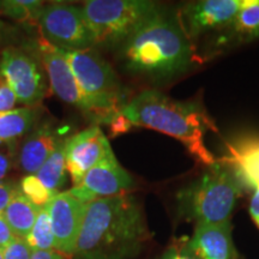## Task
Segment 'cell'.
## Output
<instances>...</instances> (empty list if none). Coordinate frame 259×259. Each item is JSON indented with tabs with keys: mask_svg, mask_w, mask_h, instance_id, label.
<instances>
[{
	"mask_svg": "<svg viewBox=\"0 0 259 259\" xmlns=\"http://www.w3.org/2000/svg\"><path fill=\"white\" fill-rule=\"evenodd\" d=\"M187 245L198 259H240L233 241L231 221L196 225Z\"/></svg>",
	"mask_w": 259,
	"mask_h": 259,
	"instance_id": "obj_14",
	"label": "cell"
},
{
	"mask_svg": "<svg viewBox=\"0 0 259 259\" xmlns=\"http://www.w3.org/2000/svg\"><path fill=\"white\" fill-rule=\"evenodd\" d=\"M19 189L30 202L37 208H46L51 200L59 192H53L48 190L44 184L38 180L35 174H28L19 184Z\"/></svg>",
	"mask_w": 259,
	"mask_h": 259,
	"instance_id": "obj_23",
	"label": "cell"
},
{
	"mask_svg": "<svg viewBox=\"0 0 259 259\" xmlns=\"http://www.w3.org/2000/svg\"><path fill=\"white\" fill-rule=\"evenodd\" d=\"M194 51L177 14L161 8L119 48L128 73L155 82L169 80L192 66Z\"/></svg>",
	"mask_w": 259,
	"mask_h": 259,
	"instance_id": "obj_2",
	"label": "cell"
},
{
	"mask_svg": "<svg viewBox=\"0 0 259 259\" xmlns=\"http://www.w3.org/2000/svg\"><path fill=\"white\" fill-rule=\"evenodd\" d=\"M42 5L44 3L35 0H9L0 2V11L18 22H37L45 9Z\"/></svg>",
	"mask_w": 259,
	"mask_h": 259,
	"instance_id": "obj_22",
	"label": "cell"
},
{
	"mask_svg": "<svg viewBox=\"0 0 259 259\" xmlns=\"http://www.w3.org/2000/svg\"><path fill=\"white\" fill-rule=\"evenodd\" d=\"M162 8L148 0H89L82 6L95 47L120 48Z\"/></svg>",
	"mask_w": 259,
	"mask_h": 259,
	"instance_id": "obj_5",
	"label": "cell"
},
{
	"mask_svg": "<svg viewBox=\"0 0 259 259\" xmlns=\"http://www.w3.org/2000/svg\"><path fill=\"white\" fill-rule=\"evenodd\" d=\"M259 38V0H246L226 29L215 35L210 53H218Z\"/></svg>",
	"mask_w": 259,
	"mask_h": 259,
	"instance_id": "obj_16",
	"label": "cell"
},
{
	"mask_svg": "<svg viewBox=\"0 0 259 259\" xmlns=\"http://www.w3.org/2000/svg\"><path fill=\"white\" fill-rule=\"evenodd\" d=\"M16 101H17V97L15 93L0 74V113L12 111Z\"/></svg>",
	"mask_w": 259,
	"mask_h": 259,
	"instance_id": "obj_26",
	"label": "cell"
},
{
	"mask_svg": "<svg viewBox=\"0 0 259 259\" xmlns=\"http://www.w3.org/2000/svg\"><path fill=\"white\" fill-rule=\"evenodd\" d=\"M42 63L21 48L6 47L0 54V74L18 102L35 107L46 95L47 84Z\"/></svg>",
	"mask_w": 259,
	"mask_h": 259,
	"instance_id": "obj_9",
	"label": "cell"
},
{
	"mask_svg": "<svg viewBox=\"0 0 259 259\" xmlns=\"http://www.w3.org/2000/svg\"><path fill=\"white\" fill-rule=\"evenodd\" d=\"M38 47L41 63L47 72L51 88L60 100L77 107L96 124H111L116 116L121 114V107L93 99L80 89L71 71L69 61L59 48L46 40L40 41Z\"/></svg>",
	"mask_w": 259,
	"mask_h": 259,
	"instance_id": "obj_6",
	"label": "cell"
},
{
	"mask_svg": "<svg viewBox=\"0 0 259 259\" xmlns=\"http://www.w3.org/2000/svg\"><path fill=\"white\" fill-rule=\"evenodd\" d=\"M87 95L99 101L124 108L126 96L112 66L93 50L72 51L59 48Z\"/></svg>",
	"mask_w": 259,
	"mask_h": 259,
	"instance_id": "obj_7",
	"label": "cell"
},
{
	"mask_svg": "<svg viewBox=\"0 0 259 259\" xmlns=\"http://www.w3.org/2000/svg\"><path fill=\"white\" fill-rule=\"evenodd\" d=\"M121 114L132 126L148 127L171 136L197 161L209 167L216 158L205 145L206 132L216 127L198 103L170 99L157 90H144L126 103Z\"/></svg>",
	"mask_w": 259,
	"mask_h": 259,
	"instance_id": "obj_3",
	"label": "cell"
},
{
	"mask_svg": "<svg viewBox=\"0 0 259 259\" xmlns=\"http://www.w3.org/2000/svg\"><path fill=\"white\" fill-rule=\"evenodd\" d=\"M51 218L54 236V248L59 253L73 255L87 204L70 191L59 192L46 206Z\"/></svg>",
	"mask_w": 259,
	"mask_h": 259,
	"instance_id": "obj_12",
	"label": "cell"
},
{
	"mask_svg": "<svg viewBox=\"0 0 259 259\" xmlns=\"http://www.w3.org/2000/svg\"><path fill=\"white\" fill-rule=\"evenodd\" d=\"M10 169V158L5 154L0 153V181L4 179Z\"/></svg>",
	"mask_w": 259,
	"mask_h": 259,
	"instance_id": "obj_31",
	"label": "cell"
},
{
	"mask_svg": "<svg viewBox=\"0 0 259 259\" xmlns=\"http://www.w3.org/2000/svg\"><path fill=\"white\" fill-rule=\"evenodd\" d=\"M160 259H198L190 250L187 245V239H181L180 241L171 244L162 253Z\"/></svg>",
	"mask_w": 259,
	"mask_h": 259,
	"instance_id": "obj_25",
	"label": "cell"
},
{
	"mask_svg": "<svg viewBox=\"0 0 259 259\" xmlns=\"http://www.w3.org/2000/svg\"><path fill=\"white\" fill-rule=\"evenodd\" d=\"M246 0H200L181 6L178 18L189 40L206 34H219L245 5Z\"/></svg>",
	"mask_w": 259,
	"mask_h": 259,
	"instance_id": "obj_10",
	"label": "cell"
},
{
	"mask_svg": "<svg viewBox=\"0 0 259 259\" xmlns=\"http://www.w3.org/2000/svg\"><path fill=\"white\" fill-rule=\"evenodd\" d=\"M32 250L25 239L16 238L3 248L4 259H31Z\"/></svg>",
	"mask_w": 259,
	"mask_h": 259,
	"instance_id": "obj_24",
	"label": "cell"
},
{
	"mask_svg": "<svg viewBox=\"0 0 259 259\" xmlns=\"http://www.w3.org/2000/svg\"><path fill=\"white\" fill-rule=\"evenodd\" d=\"M38 23L45 40L58 48L85 51L95 47L88 21L78 6L60 3L45 6Z\"/></svg>",
	"mask_w": 259,
	"mask_h": 259,
	"instance_id": "obj_8",
	"label": "cell"
},
{
	"mask_svg": "<svg viewBox=\"0 0 259 259\" xmlns=\"http://www.w3.org/2000/svg\"><path fill=\"white\" fill-rule=\"evenodd\" d=\"M15 239L16 236L14 234V232L11 231L8 222L5 221L4 216L0 215V250H3L5 246H8L10 242L14 241Z\"/></svg>",
	"mask_w": 259,
	"mask_h": 259,
	"instance_id": "obj_28",
	"label": "cell"
},
{
	"mask_svg": "<svg viewBox=\"0 0 259 259\" xmlns=\"http://www.w3.org/2000/svg\"><path fill=\"white\" fill-rule=\"evenodd\" d=\"M132 185L134 180L131 176L120 166L115 155L112 154L92 168L70 192L83 203L88 204L99 198L125 194Z\"/></svg>",
	"mask_w": 259,
	"mask_h": 259,
	"instance_id": "obj_11",
	"label": "cell"
},
{
	"mask_svg": "<svg viewBox=\"0 0 259 259\" xmlns=\"http://www.w3.org/2000/svg\"><path fill=\"white\" fill-rule=\"evenodd\" d=\"M0 259H4V255H3V250H0Z\"/></svg>",
	"mask_w": 259,
	"mask_h": 259,
	"instance_id": "obj_32",
	"label": "cell"
},
{
	"mask_svg": "<svg viewBox=\"0 0 259 259\" xmlns=\"http://www.w3.org/2000/svg\"><path fill=\"white\" fill-rule=\"evenodd\" d=\"M31 259H64V257L56 250H50V251L35 250L32 251Z\"/></svg>",
	"mask_w": 259,
	"mask_h": 259,
	"instance_id": "obj_30",
	"label": "cell"
},
{
	"mask_svg": "<svg viewBox=\"0 0 259 259\" xmlns=\"http://www.w3.org/2000/svg\"><path fill=\"white\" fill-rule=\"evenodd\" d=\"M112 154L108 139L97 125L67 139L65 142V156L73 186L78 185L92 168Z\"/></svg>",
	"mask_w": 259,
	"mask_h": 259,
	"instance_id": "obj_13",
	"label": "cell"
},
{
	"mask_svg": "<svg viewBox=\"0 0 259 259\" xmlns=\"http://www.w3.org/2000/svg\"><path fill=\"white\" fill-rule=\"evenodd\" d=\"M65 142L66 141L59 142L56 150L35 173L38 180L53 192H58L66 181L67 167L66 156H65Z\"/></svg>",
	"mask_w": 259,
	"mask_h": 259,
	"instance_id": "obj_20",
	"label": "cell"
},
{
	"mask_svg": "<svg viewBox=\"0 0 259 259\" xmlns=\"http://www.w3.org/2000/svg\"><path fill=\"white\" fill-rule=\"evenodd\" d=\"M220 161L234 173L242 187L259 189V136H240L231 142Z\"/></svg>",
	"mask_w": 259,
	"mask_h": 259,
	"instance_id": "obj_15",
	"label": "cell"
},
{
	"mask_svg": "<svg viewBox=\"0 0 259 259\" xmlns=\"http://www.w3.org/2000/svg\"><path fill=\"white\" fill-rule=\"evenodd\" d=\"M244 187L234 173L220 160L177 194L179 215L196 225L231 221Z\"/></svg>",
	"mask_w": 259,
	"mask_h": 259,
	"instance_id": "obj_4",
	"label": "cell"
},
{
	"mask_svg": "<svg viewBox=\"0 0 259 259\" xmlns=\"http://www.w3.org/2000/svg\"><path fill=\"white\" fill-rule=\"evenodd\" d=\"M150 239L135 197L119 194L87 204L73 259H135Z\"/></svg>",
	"mask_w": 259,
	"mask_h": 259,
	"instance_id": "obj_1",
	"label": "cell"
},
{
	"mask_svg": "<svg viewBox=\"0 0 259 259\" xmlns=\"http://www.w3.org/2000/svg\"><path fill=\"white\" fill-rule=\"evenodd\" d=\"M60 139L56 128L48 122L31 131L19 151V166L28 174H35L56 150Z\"/></svg>",
	"mask_w": 259,
	"mask_h": 259,
	"instance_id": "obj_17",
	"label": "cell"
},
{
	"mask_svg": "<svg viewBox=\"0 0 259 259\" xmlns=\"http://www.w3.org/2000/svg\"><path fill=\"white\" fill-rule=\"evenodd\" d=\"M19 190L17 185L14 183H5V181H0V215H3L6 206L14 198L15 193Z\"/></svg>",
	"mask_w": 259,
	"mask_h": 259,
	"instance_id": "obj_27",
	"label": "cell"
},
{
	"mask_svg": "<svg viewBox=\"0 0 259 259\" xmlns=\"http://www.w3.org/2000/svg\"><path fill=\"white\" fill-rule=\"evenodd\" d=\"M248 212H250L252 221L254 222V225L259 229V189L253 191L250 206H248Z\"/></svg>",
	"mask_w": 259,
	"mask_h": 259,
	"instance_id": "obj_29",
	"label": "cell"
},
{
	"mask_svg": "<svg viewBox=\"0 0 259 259\" xmlns=\"http://www.w3.org/2000/svg\"><path fill=\"white\" fill-rule=\"evenodd\" d=\"M31 250L50 251L56 250L54 248V236L52 231L51 218L47 208H41L35 220L34 227H32L30 234L25 239Z\"/></svg>",
	"mask_w": 259,
	"mask_h": 259,
	"instance_id": "obj_21",
	"label": "cell"
},
{
	"mask_svg": "<svg viewBox=\"0 0 259 259\" xmlns=\"http://www.w3.org/2000/svg\"><path fill=\"white\" fill-rule=\"evenodd\" d=\"M40 209L41 208L34 205L19 189L15 193L14 198L11 199L9 205L6 206L3 216L11 231L14 232L16 238L27 239L34 227L35 220H36Z\"/></svg>",
	"mask_w": 259,
	"mask_h": 259,
	"instance_id": "obj_18",
	"label": "cell"
},
{
	"mask_svg": "<svg viewBox=\"0 0 259 259\" xmlns=\"http://www.w3.org/2000/svg\"><path fill=\"white\" fill-rule=\"evenodd\" d=\"M41 113L42 108L38 106L21 107L0 113V143L15 141L30 131Z\"/></svg>",
	"mask_w": 259,
	"mask_h": 259,
	"instance_id": "obj_19",
	"label": "cell"
},
{
	"mask_svg": "<svg viewBox=\"0 0 259 259\" xmlns=\"http://www.w3.org/2000/svg\"><path fill=\"white\" fill-rule=\"evenodd\" d=\"M0 41H2V32H0Z\"/></svg>",
	"mask_w": 259,
	"mask_h": 259,
	"instance_id": "obj_33",
	"label": "cell"
}]
</instances>
